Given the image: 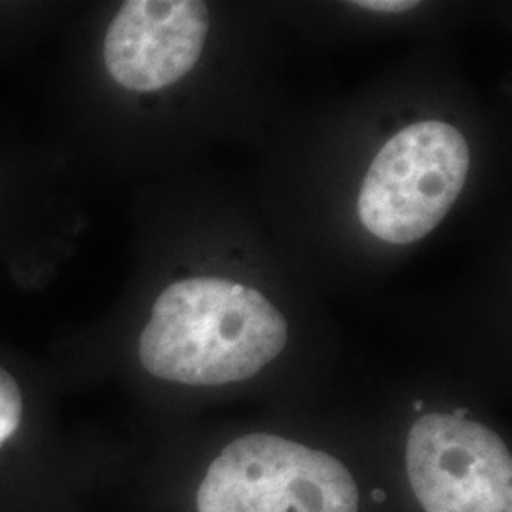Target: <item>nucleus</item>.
<instances>
[{"label": "nucleus", "instance_id": "1", "mask_svg": "<svg viewBox=\"0 0 512 512\" xmlns=\"http://www.w3.org/2000/svg\"><path fill=\"white\" fill-rule=\"evenodd\" d=\"M287 338V321L266 296L228 279L194 277L158 296L139 359L167 382L234 384L272 363Z\"/></svg>", "mask_w": 512, "mask_h": 512}, {"label": "nucleus", "instance_id": "2", "mask_svg": "<svg viewBox=\"0 0 512 512\" xmlns=\"http://www.w3.org/2000/svg\"><path fill=\"white\" fill-rule=\"evenodd\" d=\"M459 129L429 120L399 131L378 152L359 194V219L387 243L406 245L439 226L469 173Z\"/></svg>", "mask_w": 512, "mask_h": 512}, {"label": "nucleus", "instance_id": "3", "mask_svg": "<svg viewBox=\"0 0 512 512\" xmlns=\"http://www.w3.org/2000/svg\"><path fill=\"white\" fill-rule=\"evenodd\" d=\"M344 463L293 440L253 433L228 444L203 478L198 512H357Z\"/></svg>", "mask_w": 512, "mask_h": 512}, {"label": "nucleus", "instance_id": "4", "mask_svg": "<svg viewBox=\"0 0 512 512\" xmlns=\"http://www.w3.org/2000/svg\"><path fill=\"white\" fill-rule=\"evenodd\" d=\"M406 469L427 512H512L511 454L478 421L423 416L408 435Z\"/></svg>", "mask_w": 512, "mask_h": 512}, {"label": "nucleus", "instance_id": "5", "mask_svg": "<svg viewBox=\"0 0 512 512\" xmlns=\"http://www.w3.org/2000/svg\"><path fill=\"white\" fill-rule=\"evenodd\" d=\"M207 31L205 2L129 0L110 21L105 37L107 71L126 90H162L192 71Z\"/></svg>", "mask_w": 512, "mask_h": 512}, {"label": "nucleus", "instance_id": "6", "mask_svg": "<svg viewBox=\"0 0 512 512\" xmlns=\"http://www.w3.org/2000/svg\"><path fill=\"white\" fill-rule=\"evenodd\" d=\"M21 416L23 399L18 382L0 368V446L18 431Z\"/></svg>", "mask_w": 512, "mask_h": 512}, {"label": "nucleus", "instance_id": "7", "mask_svg": "<svg viewBox=\"0 0 512 512\" xmlns=\"http://www.w3.org/2000/svg\"><path fill=\"white\" fill-rule=\"evenodd\" d=\"M355 6H361L366 10H374V12H391V14H397V12H406V10H412L418 6V2H412V0H365V2H355Z\"/></svg>", "mask_w": 512, "mask_h": 512}, {"label": "nucleus", "instance_id": "8", "mask_svg": "<svg viewBox=\"0 0 512 512\" xmlns=\"http://www.w3.org/2000/svg\"><path fill=\"white\" fill-rule=\"evenodd\" d=\"M374 499H376V501H384L385 494H382L380 490H376V492H374Z\"/></svg>", "mask_w": 512, "mask_h": 512}]
</instances>
